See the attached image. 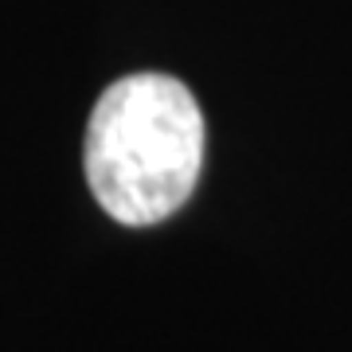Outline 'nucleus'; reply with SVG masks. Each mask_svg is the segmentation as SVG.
<instances>
[{
    "instance_id": "f257e3e1",
    "label": "nucleus",
    "mask_w": 352,
    "mask_h": 352,
    "mask_svg": "<svg viewBox=\"0 0 352 352\" xmlns=\"http://www.w3.org/2000/svg\"><path fill=\"white\" fill-rule=\"evenodd\" d=\"M204 164V113L180 78L138 71L98 94L87 122L82 168L102 212L153 227L184 208Z\"/></svg>"
}]
</instances>
